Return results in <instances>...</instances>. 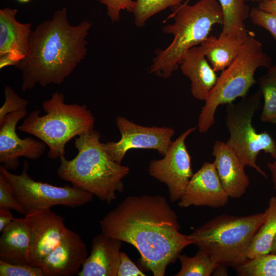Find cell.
<instances>
[{
    "instance_id": "6da1fadb",
    "label": "cell",
    "mask_w": 276,
    "mask_h": 276,
    "mask_svg": "<svg viewBox=\"0 0 276 276\" xmlns=\"http://www.w3.org/2000/svg\"><path fill=\"white\" fill-rule=\"evenodd\" d=\"M99 224L103 234L133 245L142 267L154 276L164 275L167 267L192 244L189 235L179 232L176 213L159 195L128 196Z\"/></svg>"
},
{
    "instance_id": "7a4b0ae2",
    "label": "cell",
    "mask_w": 276,
    "mask_h": 276,
    "mask_svg": "<svg viewBox=\"0 0 276 276\" xmlns=\"http://www.w3.org/2000/svg\"><path fill=\"white\" fill-rule=\"evenodd\" d=\"M91 26L86 19L71 25L65 8L38 25L30 34L28 53L16 66L22 72V91L37 84L63 83L86 55V38Z\"/></svg>"
},
{
    "instance_id": "3957f363",
    "label": "cell",
    "mask_w": 276,
    "mask_h": 276,
    "mask_svg": "<svg viewBox=\"0 0 276 276\" xmlns=\"http://www.w3.org/2000/svg\"><path fill=\"white\" fill-rule=\"evenodd\" d=\"M74 139L78 154L71 160L64 156L59 158L57 175L73 186L111 203L117 198V192H123V179L129 168L109 156L100 141L101 134L94 129Z\"/></svg>"
},
{
    "instance_id": "277c9868",
    "label": "cell",
    "mask_w": 276,
    "mask_h": 276,
    "mask_svg": "<svg viewBox=\"0 0 276 276\" xmlns=\"http://www.w3.org/2000/svg\"><path fill=\"white\" fill-rule=\"evenodd\" d=\"M174 22L164 26L162 31L173 36L164 49L155 51L149 67L151 74L169 78L177 70L185 53L200 44L208 36L214 25H223V14L218 0H200L194 5L187 3L172 8Z\"/></svg>"
},
{
    "instance_id": "5b68a950",
    "label": "cell",
    "mask_w": 276,
    "mask_h": 276,
    "mask_svg": "<svg viewBox=\"0 0 276 276\" xmlns=\"http://www.w3.org/2000/svg\"><path fill=\"white\" fill-rule=\"evenodd\" d=\"M42 108L45 114L40 116L37 109L32 111L17 129L44 142L49 147L48 156L51 159L64 156L69 141L94 129L95 118L87 106L65 103L62 93H54L43 102Z\"/></svg>"
},
{
    "instance_id": "8992f818",
    "label": "cell",
    "mask_w": 276,
    "mask_h": 276,
    "mask_svg": "<svg viewBox=\"0 0 276 276\" xmlns=\"http://www.w3.org/2000/svg\"><path fill=\"white\" fill-rule=\"evenodd\" d=\"M267 211L237 216L222 214L210 220L189 235L192 244L218 265L235 268L245 261L253 238Z\"/></svg>"
},
{
    "instance_id": "52a82bcc",
    "label": "cell",
    "mask_w": 276,
    "mask_h": 276,
    "mask_svg": "<svg viewBox=\"0 0 276 276\" xmlns=\"http://www.w3.org/2000/svg\"><path fill=\"white\" fill-rule=\"evenodd\" d=\"M271 66V58L264 51L261 42L251 34L235 60L221 72L204 101L198 118L199 131L206 133L214 125L220 105L247 96L250 88L258 83L255 78L258 68L268 69Z\"/></svg>"
},
{
    "instance_id": "ba28073f",
    "label": "cell",
    "mask_w": 276,
    "mask_h": 276,
    "mask_svg": "<svg viewBox=\"0 0 276 276\" xmlns=\"http://www.w3.org/2000/svg\"><path fill=\"white\" fill-rule=\"evenodd\" d=\"M261 96L259 90L237 103L226 104L225 121L229 137L226 143L245 167L254 168L267 178L257 164V157L263 151L276 160V142L266 131L258 133L252 125L253 117L261 106Z\"/></svg>"
},
{
    "instance_id": "9c48e42d",
    "label": "cell",
    "mask_w": 276,
    "mask_h": 276,
    "mask_svg": "<svg viewBox=\"0 0 276 276\" xmlns=\"http://www.w3.org/2000/svg\"><path fill=\"white\" fill-rule=\"evenodd\" d=\"M28 169L29 163L26 160L18 175L10 172L3 165L0 167V174L12 186L26 214L56 205L80 206L93 199L92 194L73 186L58 187L36 181L30 176Z\"/></svg>"
},
{
    "instance_id": "30bf717a",
    "label": "cell",
    "mask_w": 276,
    "mask_h": 276,
    "mask_svg": "<svg viewBox=\"0 0 276 276\" xmlns=\"http://www.w3.org/2000/svg\"><path fill=\"white\" fill-rule=\"evenodd\" d=\"M196 129L194 127L187 129L172 141L162 159H153L149 163V174L167 186L172 202L181 199L193 175L185 141Z\"/></svg>"
},
{
    "instance_id": "8fae6325",
    "label": "cell",
    "mask_w": 276,
    "mask_h": 276,
    "mask_svg": "<svg viewBox=\"0 0 276 276\" xmlns=\"http://www.w3.org/2000/svg\"><path fill=\"white\" fill-rule=\"evenodd\" d=\"M116 125L121 139L117 142H107L104 146L109 156L120 164L126 152L131 149H154L164 156L175 133L171 127L144 126L123 117L116 118Z\"/></svg>"
},
{
    "instance_id": "7c38bea8",
    "label": "cell",
    "mask_w": 276,
    "mask_h": 276,
    "mask_svg": "<svg viewBox=\"0 0 276 276\" xmlns=\"http://www.w3.org/2000/svg\"><path fill=\"white\" fill-rule=\"evenodd\" d=\"M22 218L30 231L29 264L40 267L65 234L64 218L51 209L27 213Z\"/></svg>"
},
{
    "instance_id": "4fadbf2b",
    "label": "cell",
    "mask_w": 276,
    "mask_h": 276,
    "mask_svg": "<svg viewBox=\"0 0 276 276\" xmlns=\"http://www.w3.org/2000/svg\"><path fill=\"white\" fill-rule=\"evenodd\" d=\"M27 115V109L12 112L0 124V163L8 170L17 169L20 157L37 160L45 151L47 145L42 141L17 135L16 125Z\"/></svg>"
},
{
    "instance_id": "5bb4252c",
    "label": "cell",
    "mask_w": 276,
    "mask_h": 276,
    "mask_svg": "<svg viewBox=\"0 0 276 276\" xmlns=\"http://www.w3.org/2000/svg\"><path fill=\"white\" fill-rule=\"evenodd\" d=\"M229 196L219 179L214 163L205 162L192 176L178 205L219 208L228 202Z\"/></svg>"
},
{
    "instance_id": "9a60e30c",
    "label": "cell",
    "mask_w": 276,
    "mask_h": 276,
    "mask_svg": "<svg viewBox=\"0 0 276 276\" xmlns=\"http://www.w3.org/2000/svg\"><path fill=\"white\" fill-rule=\"evenodd\" d=\"M17 9H0V69L16 66L29 52L31 23L16 19Z\"/></svg>"
},
{
    "instance_id": "2e32d148",
    "label": "cell",
    "mask_w": 276,
    "mask_h": 276,
    "mask_svg": "<svg viewBox=\"0 0 276 276\" xmlns=\"http://www.w3.org/2000/svg\"><path fill=\"white\" fill-rule=\"evenodd\" d=\"M87 257L86 244L81 236L67 228L40 267L44 276H72L78 274Z\"/></svg>"
},
{
    "instance_id": "e0dca14e",
    "label": "cell",
    "mask_w": 276,
    "mask_h": 276,
    "mask_svg": "<svg viewBox=\"0 0 276 276\" xmlns=\"http://www.w3.org/2000/svg\"><path fill=\"white\" fill-rule=\"evenodd\" d=\"M212 155L215 158L213 163L220 182L229 197H242L246 193L250 181L245 167L235 152L226 143L216 141Z\"/></svg>"
},
{
    "instance_id": "ac0fdd59",
    "label": "cell",
    "mask_w": 276,
    "mask_h": 276,
    "mask_svg": "<svg viewBox=\"0 0 276 276\" xmlns=\"http://www.w3.org/2000/svg\"><path fill=\"white\" fill-rule=\"evenodd\" d=\"M123 241L101 233L94 237L91 251L78 276H117Z\"/></svg>"
},
{
    "instance_id": "d6986e66",
    "label": "cell",
    "mask_w": 276,
    "mask_h": 276,
    "mask_svg": "<svg viewBox=\"0 0 276 276\" xmlns=\"http://www.w3.org/2000/svg\"><path fill=\"white\" fill-rule=\"evenodd\" d=\"M182 73L191 81L193 97L205 101L214 87L218 76L198 47L189 49L179 65Z\"/></svg>"
},
{
    "instance_id": "ffe728a7",
    "label": "cell",
    "mask_w": 276,
    "mask_h": 276,
    "mask_svg": "<svg viewBox=\"0 0 276 276\" xmlns=\"http://www.w3.org/2000/svg\"><path fill=\"white\" fill-rule=\"evenodd\" d=\"M1 233L0 259L12 264H29L30 231L22 218H15Z\"/></svg>"
},
{
    "instance_id": "44dd1931",
    "label": "cell",
    "mask_w": 276,
    "mask_h": 276,
    "mask_svg": "<svg viewBox=\"0 0 276 276\" xmlns=\"http://www.w3.org/2000/svg\"><path fill=\"white\" fill-rule=\"evenodd\" d=\"M248 38L229 39L209 36L198 47L214 70L222 72L235 60Z\"/></svg>"
},
{
    "instance_id": "7402d4cb",
    "label": "cell",
    "mask_w": 276,
    "mask_h": 276,
    "mask_svg": "<svg viewBox=\"0 0 276 276\" xmlns=\"http://www.w3.org/2000/svg\"><path fill=\"white\" fill-rule=\"evenodd\" d=\"M223 14V23L219 37L247 39L251 34L245 24L250 9L244 0H218Z\"/></svg>"
},
{
    "instance_id": "603a6c76",
    "label": "cell",
    "mask_w": 276,
    "mask_h": 276,
    "mask_svg": "<svg viewBox=\"0 0 276 276\" xmlns=\"http://www.w3.org/2000/svg\"><path fill=\"white\" fill-rule=\"evenodd\" d=\"M266 218L255 235L249 246L247 258L268 254L276 236V196L270 198L266 209Z\"/></svg>"
},
{
    "instance_id": "cb8c5ba5",
    "label": "cell",
    "mask_w": 276,
    "mask_h": 276,
    "mask_svg": "<svg viewBox=\"0 0 276 276\" xmlns=\"http://www.w3.org/2000/svg\"><path fill=\"white\" fill-rule=\"evenodd\" d=\"M258 82L264 99L261 120L276 124V65L268 68L267 73L258 79Z\"/></svg>"
},
{
    "instance_id": "d4e9b609",
    "label": "cell",
    "mask_w": 276,
    "mask_h": 276,
    "mask_svg": "<svg viewBox=\"0 0 276 276\" xmlns=\"http://www.w3.org/2000/svg\"><path fill=\"white\" fill-rule=\"evenodd\" d=\"M178 259L181 268L176 276H210L219 266L200 249L193 257L180 254Z\"/></svg>"
},
{
    "instance_id": "484cf974",
    "label": "cell",
    "mask_w": 276,
    "mask_h": 276,
    "mask_svg": "<svg viewBox=\"0 0 276 276\" xmlns=\"http://www.w3.org/2000/svg\"><path fill=\"white\" fill-rule=\"evenodd\" d=\"M235 269L240 276H276V254L270 252L247 259Z\"/></svg>"
},
{
    "instance_id": "4316f807",
    "label": "cell",
    "mask_w": 276,
    "mask_h": 276,
    "mask_svg": "<svg viewBox=\"0 0 276 276\" xmlns=\"http://www.w3.org/2000/svg\"><path fill=\"white\" fill-rule=\"evenodd\" d=\"M183 0H136L133 11L134 23L137 28L143 27L147 21L156 14L178 6Z\"/></svg>"
},
{
    "instance_id": "83f0119b",
    "label": "cell",
    "mask_w": 276,
    "mask_h": 276,
    "mask_svg": "<svg viewBox=\"0 0 276 276\" xmlns=\"http://www.w3.org/2000/svg\"><path fill=\"white\" fill-rule=\"evenodd\" d=\"M0 209L14 210L25 215L26 211L17 199L12 186L0 174Z\"/></svg>"
},
{
    "instance_id": "f1b7e54d",
    "label": "cell",
    "mask_w": 276,
    "mask_h": 276,
    "mask_svg": "<svg viewBox=\"0 0 276 276\" xmlns=\"http://www.w3.org/2000/svg\"><path fill=\"white\" fill-rule=\"evenodd\" d=\"M5 102L0 108V124L5 117L13 112L27 109L28 101L18 96L10 86L4 88Z\"/></svg>"
},
{
    "instance_id": "f546056e",
    "label": "cell",
    "mask_w": 276,
    "mask_h": 276,
    "mask_svg": "<svg viewBox=\"0 0 276 276\" xmlns=\"http://www.w3.org/2000/svg\"><path fill=\"white\" fill-rule=\"evenodd\" d=\"M0 276H44L40 267L12 264L0 259Z\"/></svg>"
},
{
    "instance_id": "4dcf8cb0",
    "label": "cell",
    "mask_w": 276,
    "mask_h": 276,
    "mask_svg": "<svg viewBox=\"0 0 276 276\" xmlns=\"http://www.w3.org/2000/svg\"><path fill=\"white\" fill-rule=\"evenodd\" d=\"M249 17L254 24L267 30L276 40V14L253 8Z\"/></svg>"
},
{
    "instance_id": "1f68e13d",
    "label": "cell",
    "mask_w": 276,
    "mask_h": 276,
    "mask_svg": "<svg viewBox=\"0 0 276 276\" xmlns=\"http://www.w3.org/2000/svg\"><path fill=\"white\" fill-rule=\"evenodd\" d=\"M106 7L107 14L111 21L118 22L120 18V13L126 10L132 13L135 5L133 0H95Z\"/></svg>"
},
{
    "instance_id": "d6a6232c",
    "label": "cell",
    "mask_w": 276,
    "mask_h": 276,
    "mask_svg": "<svg viewBox=\"0 0 276 276\" xmlns=\"http://www.w3.org/2000/svg\"><path fill=\"white\" fill-rule=\"evenodd\" d=\"M145 276L143 272L130 260L127 255L120 252V262L117 276Z\"/></svg>"
},
{
    "instance_id": "836d02e7",
    "label": "cell",
    "mask_w": 276,
    "mask_h": 276,
    "mask_svg": "<svg viewBox=\"0 0 276 276\" xmlns=\"http://www.w3.org/2000/svg\"><path fill=\"white\" fill-rule=\"evenodd\" d=\"M14 219L10 210L0 209V232H2Z\"/></svg>"
},
{
    "instance_id": "e575fe53",
    "label": "cell",
    "mask_w": 276,
    "mask_h": 276,
    "mask_svg": "<svg viewBox=\"0 0 276 276\" xmlns=\"http://www.w3.org/2000/svg\"><path fill=\"white\" fill-rule=\"evenodd\" d=\"M261 10L276 14V0H266L259 3Z\"/></svg>"
},
{
    "instance_id": "d590c367",
    "label": "cell",
    "mask_w": 276,
    "mask_h": 276,
    "mask_svg": "<svg viewBox=\"0 0 276 276\" xmlns=\"http://www.w3.org/2000/svg\"><path fill=\"white\" fill-rule=\"evenodd\" d=\"M268 168L271 173L273 188L276 191V160L273 163H268Z\"/></svg>"
},
{
    "instance_id": "8d00e7d4",
    "label": "cell",
    "mask_w": 276,
    "mask_h": 276,
    "mask_svg": "<svg viewBox=\"0 0 276 276\" xmlns=\"http://www.w3.org/2000/svg\"><path fill=\"white\" fill-rule=\"evenodd\" d=\"M270 252L273 254H276V236L273 241Z\"/></svg>"
},
{
    "instance_id": "74e56055",
    "label": "cell",
    "mask_w": 276,
    "mask_h": 276,
    "mask_svg": "<svg viewBox=\"0 0 276 276\" xmlns=\"http://www.w3.org/2000/svg\"><path fill=\"white\" fill-rule=\"evenodd\" d=\"M16 1L19 3H27L29 2L31 0H16Z\"/></svg>"
},
{
    "instance_id": "f35d334b",
    "label": "cell",
    "mask_w": 276,
    "mask_h": 276,
    "mask_svg": "<svg viewBox=\"0 0 276 276\" xmlns=\"http://www.w3.org/2000/svg\"><path fill=\"white\" fill-rule=\"evenodd\" d=\"M245 2L246 1H251V2H263V1H266V0H244Z\"/></svg>"
}]
</instances>
